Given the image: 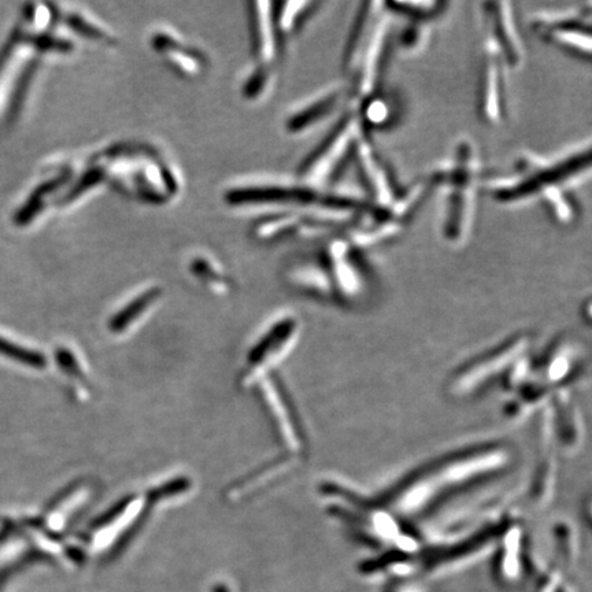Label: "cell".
<instances>
[{
    "mask_svg": "<svg viewBox=\"0 0 592 592\" xmlns=\"http://www.w3.org/2000/svg\"><path fill=\"white\" fill-rule=\"evenodd\" d=\"M435 190L443 191V239L461 246L471 236L475 222L477 196L483 183L479 148L471 139H460L453 154L431 173Z\"/></svg>",
    "mask_w": 592,
    "mask_h": 592,
    "instance_id": "6da1fadb",
    "label": "cell"
},
{
    "mask_svg": "<svg viewBox=\"0 0 592 592\" xmlns=\"http://www.w3.org/2000/svg\"><path fill=\"white\" fill-rule=\"evenodd\" d=\"M591 170V143L569 148L557 157L547 158L525 153L517 159L513 175L488 183L492 199L517 203L539 196L553 187H568L582 180Z\"/></svg>",
    "mask_w": 592,
    "mask_h": 592,
    "instance_id": "7a4b0ae2",
    "label": "cell"
},
{
    "mask_svg": "<svg viewBox=\"0 0 592 592\" xmlns=\"http://www.w3.org/2000/svg\"><path fill=\"white\" fill-rule=\"evenodd\" d=\"M365 132L357 105L349 101L327 135L303 159L299 175L314 187L335 183L347 165L353 162L355 147Z\"/></svg>",
    "mask_w": 592,
    "mask_h": 592,
    "instance_id": "3957f363",
    "label": "cell"
},
{
    "mask_svg": "<svg viewBox=\"0 0 592 592\" xmlns=\"http://www.w3.org/2000/svg\"><path fill=\"white\" fill-rule=\"evenodd\" d=\"M331 286L332 298L360 302L370 288V269L365 251L358 249L344 233L331 236L316 251Z\"/></svg>",
    "mask_w": 592,
    "mask_h": 592,
    "instance_id": "277c9868",
    "label": "cell"
},
{
    "mask_svg": "<svg viewBox=\"0 0 592 592\" xmlns=\"http://www.w3.org/2000/svg\"><path fill=\"white\" fill-rule=\"evenodd\" d=\"M591 3L586 9L580 7L571 11H550V13L536 14L532 20V29L536 35L547 43L553 44L576 55V57L591 59Z\"/></svg>",
    "mask_w": 592,
    "mask_h": 592,
    "instance_id": "5b68a950",
    "label": "cell"
},
{
    "mask_svg": "<svg viewBox=\"0 0 592 592\" xmlns=\"http://www.w3.org/2000/svg\"><path fill=\"white\" fill-rule=\"evenodd\" d=\"M353 164L364 195L373 205L388 207L401 194L403 187L399 184L394 169L377 150L370 133L365 132L358 140Z\"/></svg>",
    "mask_w": 592,
    "mask_h": 592,
    "instance_id": "8992f818",
    "label": "cell"
},
{
    "mask_svg": "<svg viewBox=\"0 0 592 592\" xmlns=\"http://www.w3.org/2000/svg\"><path fill=\"white\" fill-rule=\"evenodd\" d=\"M506 66L494 44L484 39L483 57L477 90V113L491 127L501 125L506 117Z\"/></svg>",
    "mask_w": 592,
    "mask_h": 592,
    "instance_id": "52a82bcc",
    "label": "cell"
},
{
    "mask_svg": "<svg viewBox=\"0 0 592 592\" xmlns=\"http://www.w3.org/2000/svg\"><path fill=\"white\" fill-rule=\"evenodd\" d=\"M486 40L494 44L508 68H517L524 59V47L516 14L509 2H484L481 5Z\"/></svg>",
    "mask_w": 592,
    "mask_h": 592,
    "instance_id": "ba28073f",
    "label": "cell"
},
{
    "mask_svg": "<svg viewBox=\"0 0 592 592\" xmlns=\"http://www.w3.org/2000/svg\"><path fill=\"white\" fill-rule=\"evenodd\" d=\"M350 101L349 84H336L320 92L312 101L305 103L287 121V129L292 133H302L316 127L335 114L342 113Z\"/></svg>",
    "mask_w": 592,
    "mask_h": 592,
    "instance_id": "9c48e42d",
    "label": "cell"
},
{
    "mask_svg": "<svg viewBox=\"0 0 592 592\" xmlns=\"http://www.w3.org/2000/svg\"><path fill=\"white\" fill-rule=\"evenodd\" d=\"M384 14V3L365 2L355 14L353 25H351L346 46L343 50L342 65L346 73L353 74L360 61L362 51L368 44L370 36L375 31L377 22Z\"/></svg>",
    "mask_w": 592,
    "mask_h": 592,
    "instance_id": "30bf717a",
    "label": "cell"
},
{
    "mask_svg": "<svg viewBox=\"0 0 592 592\" xmlns=\"http://www.w3.org/2000/svg\"><path fill=\"white\" fill-rule=\"evenodd\" d=\"M540 202L551 220L562 227H571L580 217L579 203L569 187H553L539 195Z\"/></svg>",
    "mask_w": 592,
    "mask_h": 592,
    "instance_id": "8fae6325",
    "label": "cell"
},
{
    "mask_svg": "<svg viewBox=\"0 0 592 592\" xmlns=\"http://www.w3.org/2000/svg\"><path fill=\"white\" fill-rule=\"evenodd\" d=\"M388 13L406 17L407 21H435L443 13L447 3L444 2H387L384 3Z\"/></svg>",
    "mask_w": 592,
    "mask_h": 592,
    "instance_id": "7c38bea8",
    "label": "cell"
},
{
    "mask_svg": "<svg viewBox=\"0 0 592 592\" xmlns=\"http://www.w3.org/2000/svg\"><path fill=\"white\" fill-rule=\"evenodd\" d=\"M432 36V22L407 21L397 37L399 47L407 53H416L427 46Z\"/></svg>",
    "mask_w": 592,
    "mask_h": 592,
    "instance_id": "4fadbf2b",
    "label": "cell"
}]
</instances>
